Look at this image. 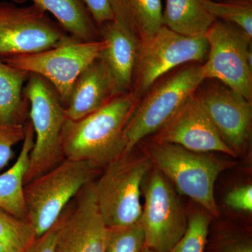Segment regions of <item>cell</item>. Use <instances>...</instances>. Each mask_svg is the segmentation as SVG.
Returning <instances> with one entry per match:
<instances>
[{"label":"cell","instance_id":"cb8c5ba5","mask_svg":"<svg viewBox=\"0 0 252 252\" xmlns=\"http://www.w3.org/2000/svg\"><path fill=\"white\" fill-rule=\"evenodd\" d=\"M145 248L140 220L130 226L106 229L104 252H142Z\"/></svg>","mask_w":252,"mask_h":252},{"label":"cell","instance_id":"484cf974","mask_svg":"<svg viewBox=\"0 0 252 252\" xmlns=\"http://www.w3.org/2000/svg\"><path fill=\"white\" fill-rule=\"evenodd\" d=\"M26 124L0 125V170L6 167L14 157L13 147L24 140Z\"/></svg>","mask_w":252,"mask_h":252},{"label":"cell","instance_id":"1f68e13d","mask_svg":"<svg viewBox=\"0 0 252 252\" xmlns=\"http://www.w3.org/2000/svg\"><path fill=\"white\" fill-rule=\"evenodd\" d=\"M0 252H6L3 245L0 243Z\"/></svg>","mask_w":252,"mask_h":252},{"label":"cell","instance_id":"e0dca14e","mask_svg":"<svg viewBox=\"0 0 252 252\" xmlns=\"http://www.w3.org/2000/svg\"><path fill=\"white\" fill-rule=\"evenodd\" d=\"M34 144V129L28 119L22 148L17 160L11 168L0 175V209L18 218L27 220L24 179L29 167L30 157Z\"/></svg>","mask_w":252,"mask_h":252},{"label":"cell","instance_id":"7c38bea8","mask_svg":"<svg viewBox=\"0 0 252 252\" xmlns=\"http://www.w3.org/2000/svg\"><path fill=\"white\" fill-rule=\"evenodd\" d=\"M194 94L225 144L237 157L243 154L251 137L252 101L216 80L200 84Z\"/></svg>","mask_w":252,"mask_h":252},{"label":"cell","instance_id":"9a60e30c","mask_svg":"<svg viewBox=\"0 0 252 252\" xmlns=\"http://www.w3.org/2000/svg\"><path fill=\"white\" fill-rule=\"evenodd\" d=\"M114 18L99 26V39L105 41L100 59L108 69L114 97L130 92L140 41L126 20L114 11Z\"/></svg>","mask_w":252,"mask_h":252},{"label":"cell","instance_id":"277c9868","mask_svg":"<svg viewBox=\"0 0 252 252\" xmlns=\"http://www.w3.org/2000/svg\"><path fill=\"white\" fill-rule=\"evenodd\" d=\"M24 94L29 101V120L34 132V147L24 179L26 185L64 160L61 135L67 117L57 91L39 74H30Z\"/></svg>","mask_w":252,"mask_h":252},{"label":"cell","instance_id":"5bb4252c","mask_svg":"<svg viewBox=\"0 0 252 252\" xmlns=\"http://www.w3.org/2000/svg\"><path fill=\"white\" fill-rule=\"evenodd\" d=\"M157 132L156 142L176 144L196 153L217 152L237 157L222 140L195 94Z\"/></svg>","mask_w":252,"mask_h":252},{"label":"cell","instance_id":"4dcf8cb0","mask_svg":"<svg viewBox=\"0 0 252 252\" xmlns=\"http://www.w3.org/2000/svg\"><path fill=\"white\" fill-rule=\"evenodd\" d=\"M155 252L153 251V250H150V249H149L148 248H147V247H146V248H144L143 252Z\"/></svg>","mask_w":252,"mask_h":252},{"label":"cell","instance_id":"8fae6325","mask_svg":"<svg viewBox=\"0 0 252 252\" xmlns=\"http://www.w3.org/2000/svg\"><path fill=\"white\" fill-rule=\"evenodd\" d=\"M146 185L140 219L146 247L169 252L185 234L189 220L173 187L157 168Z\"/></svg>","mask_w":252,"mask_h":252},{"label":"cell","instance_id":"9c48e42d","mask_svg":"<svg viewBox=\"0 0 252 252\" xmlns=\"http://www.w3.org/2000/svg\"><path fill=\"white\" fill-rule=\"evenodd\" d=\"M77 40L35 4L0 2V58L32 54Z\"/></svg>","mask_w":252,"mask_h":252},{"label":"cell","instance_id":"4fadbf2b","mask_svg":"<svg viewBox=\"0 0 252 252\" xmlns=\"http://www.w3.org/2000/svg\"><path fill=\"white\" fill-rule=\"evenodd\" d=\"M106 229L96 201L95 182L92 181L61 214L54 252H104Z\"/></svg>","mask_w":252,"mask_h":252},{"label":"cell","instance_id":"5b68a950","mask_svg":"<svg viewBox=\"0 0 252 252\" xmlns=\"http://www.w3.org/2000/svg\"><path fill=\"white\" fill-rule=\"evenodd\" d=\"M152 165L148 157H136L131 152L102 170L95 182V197L106 228L130 226L140 220L141 187Z\"/></svg>","mask_w":252,"mask_h":252},{"label":"cell","instance_id":"d6a6232c","mask_svg":"<svg viewBox=\"0 0 252 252\" xmlns=\"http://www.w3.org/2000/svg\"><path fill=\"white\" fill-rule=\"evenodd\" d=\"M215 1H220V0H215Z\"/></svg>","mask_w":252,"mask_h":252},{"label":"cell","instance_id":"44dd1931","mask_svg":"<svg viewBox=\"0 0 252 252\" xmlns=\"http://www.w3.org/2000/svg\"><path fill=\"white\" fill-rule=\"evenodd\" d=\"M117 11L140 41L152 37L162 27L161 0H112Z\"/></svg>","mask_w":252,"mask_h":252},{"label":"cell","instance_id":"ba28073f","mask_svg":"<svg viewBox=\"0 0 252 252\" xmlns=\"http://www.w3.org/2000/svg\"><path fill=\"white\" fill-rule=\"evenodd\" d=\"M209 52L201 64L204 80L220 81L252 99L251 36L241 28L217 20L207 32Z\"/></svg>","mask_w":252,"mask_h":252},{"label":"cell","instance_id":"7a4b0ae2","mask_svg":"<svg viewBox=\"0 0 252 252\" xmlns=\"http://www.w3.org/2000/svg\"><path fill=\"white\" fill-rule=\"evenodd\" d=\"M102 172L91 162L64 159L24 186L28 220L37 238L52 228L79 190Z\"/></svg>","mask_w":252,"mask_h":252},{"label":"cell","instance_id":"3957f363","mask_svg":"<svg viewBox=\"0 0 252 252\" xmlns=\"http://www.w3.org/2000/svg\"><path fill=\"white\" fill-rule=\"evenodd\" d=\"M149 158L179 191L200 204L210 215H220L215 182L232 162L196 153L173 144L154 142L147 146Z\"/></svg>","mask_w":252,"mask_h":252},{"label":"cell","instance_id":"ac0fdd59","mask_svg":"<svg viewBox=\"0 0 252 252\" xmlns=\"http://www.w3.org/2000/svg\"><path fill=\"white\" fill-rule=\"evenodd\" d=\"M29 76L0 59V125H25L29 119V101L24 94Z\"/></svg>","mask_w":252,"mask_h":252},{"label":"cell","instance_id":"603a6c76","mask_svg":"<svg viewBox=\"0 0 252 252\" xmlns=\"http://www.w3.org/2000/svg\"><path fill=\"white\" fill-rule=\"evenodd\" d=\"M203 7L217 20L232 23L252 37L251 0H199Z\"/></svg>","mask_w":252,"mask_h":252},{"label":"cell","instance_id":"d6986e66","mask_svg":"<svg viewBox=\"0 0 252 252\" xmlns=\"http://www.w3.org/2000/svg\"><path fill=\"white\" fill-rule=\"evenodd\" d=\"M23 3L28 0H11ZM46 12L51 13L60 26L74 39L80 41L99 39L98 28L84 0H30Z\"/></svg>","mask_w":252,"mask_h":252},{"label":"cell","instance_id":"4316f807","mask_svg":"<svg viewBox=\"0 0 252 252\" xmlns=\"http://www.w3.org/2000/svg\"><path fill=\"white\" fill-rule=\"evenodd\" d=\"M224 202L227 206L233 210L252 212V185L242 186L230 190L225 196Z\"/></svg>","mask_w":252,"mask_h":252},{"label":"cell","instance_id":"2e32d148","mask_svg":"<svg viewBox=\"0 0 252 252\" xmlns=\"http://www.w3.org/2000/svg\"><path fill=\"white\" fill-rule=\"evenodd\" d=\"M114 97L108 69L99 58L78 77L64 104V114L69 120H79L102 108Z\"/></svg>","mask_w":252,"mask_h":252},{"label":"cell","instance_id":"d4e9b609","mask_svg":"<svg viewBox=\"0 0 252 252\" xmlns=\"http://www.w3.org/2000/svg\"><path fill=\"white\" fill-rule=\"evenodd\" d=\"M210 221L208 214H193L185 234L169 252H204Z\"/></svg>","mask_w":252,"mask_h":252},{"label":"cell","instance_id":"f1b7e54d","mask_svg":"<svg viewBox=\"0 0 252 252\" xmlns=\"http://www.w3.org/2000/svg\"><path fill=\"white\" fill-rule=\"evenodd\" d=\"M61 223V215L52 228L36 240L23 252H54L56 238Z\"/></svg>","mask_w":252,"mask_h":252},{"label":"cell","instance_id":"f546056e","mask_svg":"<svg viewBox=\"0 0 252 252\" xmlns=\"http://www.w3.org/2000/svg\"><path fill=\"white\" fill-rule=\"evenodd\" d=\"M223 252H252V243L247 242L236 244Z\"/></svg>","mask_w":252,"mask_h":252},{"label":"cell","instance_id":"52a82bcc","mask_svg":"<svg viewBox=\"0 0 252 252\" xmlns=\"http://www.w3.org/2000/svg\"><path fill=\"white\" fill-rule=\"evenodd\" d=\"M208 52L206 36L181 35L162 26L150 39L140 41L131 92L138 102L167 72L186 63L203 62Z\"/></svg>","mask_w":252,"mask_h":252},{"label":"cell","instance_id":"ffe728a7","mask_svg":"<svg viewBox=\"0 0 252 252\" xmlns=\"http://www.w3.org/2000/svg\"><path fill=\"white\" fill-rule=\"evenodd\" d=\"M216 21L199 0H166L162 10V26L190 37L206 36Z\"/></svg>","mask_w":252,"mask_h":252},{"label":"cell","instance_id":"7402d4cb","mask_svg":"<svg viewBox=\"0 0 252 252\" xmlns=\"http://www.w3.org/2000/svg\"><path fill=\"white\" fill-rule=\"evenodd\" d=\"M31 222L0 209V243L6 252H23L36 240Z\"/></svg>","mask_w":252,"mask_h":252},{"label":"cell","instance_id":"30bf717a","mask_svg":"<svg viewBox=\"0 0 252 252\" xmlns=\"http://www.w3.org/2000/svg\"><path fill=\"white\" fill-rule=\"evenodd\" d=\"M105 46V41L102 39L74 40L36 54L0 59L13 67L44 77L54 86L64 106L78 77L100 58Z\"/></svg>","mask_w":252,"mask_h":252},{"label":"cell","instance_id":"8992f818","mask_svg":"<svg viewBox=\"0 0 252 252\" xmlns=\"http://www.w3.org/2000/svg\"><path fill=\"white\" fill-rule=\"evenodd\" d=\"M204 81L201 64L195 63L157 81L139 99L127 121L125 154L131 153L142 140L161 129Z\"/></svg>","mask_w":252,"mask_h":252},{"label":"cell","instance_id":"6da1fadb","mask_svg":"<svg viewBox=\"0 0 252 252\" xmlns=\"http://www.w3.org/2000/svg\"><path fill=\"white\" fill-rule=\"evenodd\" d=\"M137 102L130 91L79 120L66 119L61 135L64 159L88 161L103 170L125 154V127Z\"/></svg>","mask_w":252,"mask_h":252},{"label":"cell","instance_id":"83f0119b","mask_svg":"<svg viewBox=\"0 0 252 252\" xmlns=\"http://www.w3.org/2000/svg\"><path fill=\"white\" fill-rule=\"evenodd\" d=\"M97 28L114 18L112 0H84Z\"/></svg>","mask_w":252,"mask_h":252}]
</instances>
